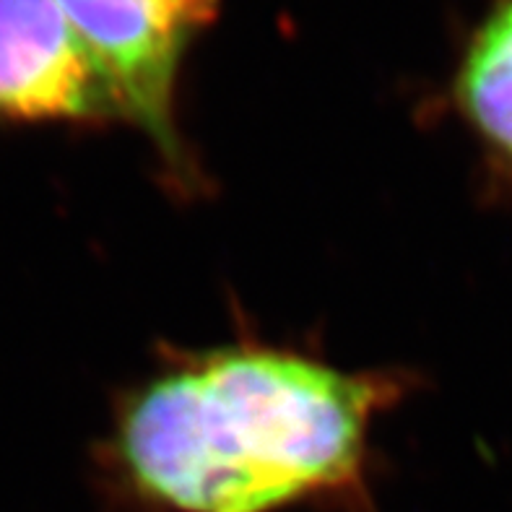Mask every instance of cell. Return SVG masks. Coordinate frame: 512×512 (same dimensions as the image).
I'll return each instance as SVG.
<instances>
[{"label":"cell","mask_w":512,"mask_h":512,"mask_svg":"<svg viewBox=\"0 0 512 512\" xmlns=\"http://www.w3.org/2000/svg\"><path fill=\"white\" fill-rule=\"evenodd\" d=\"M401 383L268 346L185 357L130 393L112 450L172 512H273L359 479L372 419Z\"/></svg>","instance_id":"6da1fadb"},{"label":"cell","mask_w":512,"mask_h":512,"mask_svg":"<svg viewBox=\"0 0 512 512\" xmlns=\"http://www.w3.org/2000/svg\"><path fill=\"white\" fill-rule=\"evenodd\" d=\"M89 52L110 94L115 115L125 117L180 164L175 97L185 55L214 24L221 0H55Z\"/></svg>","instance_id":"7a4b0ae2"},{"label":"cell","mask_w":512,"mask_h":512,"mask_svg":"<svg viewBox=\"0 0 512 512\" xmlns=\"http://www.w3.org/2000/svg\"><path fill=\"white\" fill-rule=\"evenodd\" d=\"M115 115L89 52L55 0H0V117L86 123Z\"/></svg>","instance_id":"3957f363"},{"label":"cell","mask_w":512,"mask_h":512,"mask_svg":"<svg viewBox=\"0 0 512 512\" xmlns=\"http://www.w3.org/2000/svg\"><path fill=\"white\" fill-rule=\"evenodd\" d=\"M453 99L494 167L512 180V0H492L476 24Z\"/></svg>","instance_id":"277c9868"}]
</instances>
